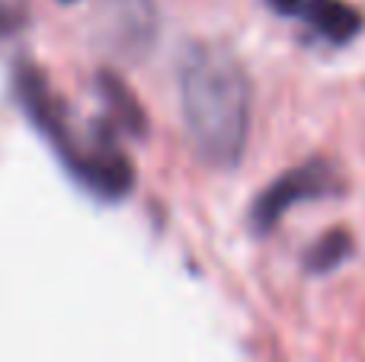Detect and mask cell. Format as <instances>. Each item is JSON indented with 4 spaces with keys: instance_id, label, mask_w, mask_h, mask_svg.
<instances>
[{
    "instance_id": "cell-1",
    "label": "cell",
    "mask_w": 365,
    "mask_h": 362,
    "mask_svg": "<svg viewBox=\"0 0 365 362\" xmlns=\"http://www.w3.org/2000/svg\"><path fill=\"white\" fill-rule=\"evenodd\" d=\"M180 106L202 164L231 170L244 157L253 122V83L231 48L192 42L180 58Z\"/></svg>"
},
{
    "instance_id": "cell-2",
    "label": "cell",
    "mask_w": 365,
    "mask_h": 362,
    "mask_svg": "<svg viewBox=\"0 0 365 362\" xmlns=\"http://www.w3.org/2000/svg\"><path fill=\"white\" fill-rule=\"evenodd\" d=\"M13 87H16V100L29 122L55 145L61 164L71 170V177L90 190L100 199H125L135 183V170L125 160V154L115 148V141L100 132L77 135L74 122H71L64 103L58 93L45 83V74L29 61H19L13 71Z\"/></svg>"
},
{
    "instance_id": "cell-3",
    "label": "cell",
    "mask_w": 365,
    "mask_h": 362,
    "mask_svg": "<svg viewBox=\"0 0 365 362\" xmlns=\"http://www.w3.org/2000/svg\"><path fill=\"white\" fill-rule=\"evenodd\" d=\"M93 42L115 61H145L158 42L154 0H100L93 10Z\"/></svg>"
},
{
    "instance_id": "cell-4",
    "label": "cell",
    "mask_w": 365,
    "mask_h": 362,
    "mask_svg": "<svg viewBox=\"0 0 365 362\" xmlns=\"http://www.w3.org/2000/svg\"><path fill=\"white\" fill-rule=\"evenodd\" d=\"M336 192H340V170L324 157H311L285 170L259 192L253 202V228L266 234L282 222V215L292 205L308 202V199H327Z\"/></svg>"
},
{
    "instance_id": "cell-5",
    "label": "cell",
    "mask_w": 365,
    "mask_h": 362,
    "mask_svg": "<svg viewBox=\"0 0 365 362\" xmlns=\"http://www.w3.org/2000/svg\"><path fill=\"white\" fill-rule=\"evenodd\" d=\"M302 19L334 45L353 42L362 32V13L349 6L346 0H308Z\"/></svg>"
},
{
    "instance_id": "cell-6",
    "label": "cell",
    "mask_w": 365,
    "mask_h": 362,
    "mask_svg": "<svg viewBox=\"0 0 365 362\" xmlns=\"http://www.w3.org/2000/svg\"><path fill=\"white\" fill-rule=\"evenodd\" d=\"M353 250H356V244L346 228H330L327 234L304 254V267H308V273L324 276V273H330V269L343 267V263L353 257Z\"/></svg>"
},
{
    "instance_id": "cell-7",
    "label": "cell",
    "mask_w": 365,
    "mask_h": 362,
    "mask_svg": "<svg viewBox=\"0 0 365 362\" xmlns=\"http://www.w3.org/2000/svg\"><path fill=\"white\" fill-rule=\"evenodd\" d=\"M103 83V93H106V106L113 109V119L119 122L125 132L132 135H145V109L138 106V100H135V93L125 87V83L119 81V77L113 74H103L100 77Z\"/></svg>"
},
{
    "instance_id": "cell-8",
    "label": "cell",
    "mask_w": 365,
    "mask_h": 362,
    "mask_svg": "<svg viewBox=\"0 0 365 362\" xmlns=\"http://www.w3.org/2000/svg\"><path fill=\"white\" fill-rule=\"evenodd\" d=\"M29 23V0H0V38L16 36Z\"/></svg>"
},
{
    "instance_id": "cell-9",
    "label": "cell",
    "mask_w": 365,
    "mask_h": 362,
    "mask_svg": "<svg viewBox=\"0 0 365 362\" xmlns=\"http://www.w3.org/2000/svg\"><path fill=\"white\" fill-rule=\"evenodd\" d=\"M266 4H269L276 13H282V16H302L308 0H266Z\"/></svg>"
},
{
    "instance_id": "cell-10",
    "label": "cell",
    "mask_w": 365,
    "mask_h": 362,
    "mask_svg": "<svg viewBox=\"0 0 365 362\" xmlns=\"http://www.w3.org/2000/svg\"><path fill=\"white\" fill-rule=\"evenodd\" d=\"M61 4H74V0H61Z\"/></svg>"
}]
</instances>
